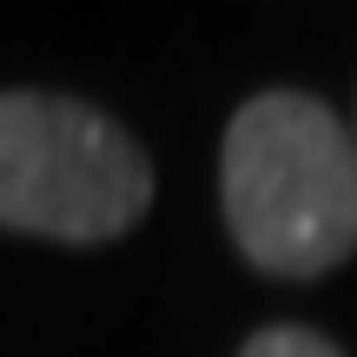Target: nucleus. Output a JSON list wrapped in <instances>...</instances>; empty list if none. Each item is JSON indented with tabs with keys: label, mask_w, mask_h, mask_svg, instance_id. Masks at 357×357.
<instances>
[{
	"label": "nucleus",
	"mask_w": 357,
	"mask_h": 357,
	"mask_svg": "<svg viewBox=\"0 0 357 357\" xmlns=\"http://www.w3.org/2000/svg\"><path fill=\"white\" fill-rule=\"evenodd\" d=\"M225 225L271 278H324L357 252V139L311 93H258L231 113Z\"/></svg>",
	"instance_id": "nucleus-1"
},
{
	"label": "nucleus",
	"mask_w": 357,
	"mask_h": 357,
	"mask_svg": "<svg viewBox=\"0 0 357 357\" xmlns=\"http://www.w3.org/2000/svg\"><path fill=\"white\" fill-rule=\"evenodd\" d=\"M153 205V159L66 93H0V231L106 245Z\"/></svg>",
	"instance_id": "nucleus-2"
},
{
	"label": "nucleus",
	"mask_w": 357,
	"mask_h": 357,
	"mask_svg": "<svg viewBox=\"0 0 357 357\" xmlns=\"http://www.w3.org/2000/svg\"><path fill=\"white\" fill-rule=\"evenodd\" d=\"M351 139H357V132H351Z\"/></svg>",
	"instance_id": "nucleus-4"
},
{
	"label": "nucleus",
	"mask_w": 357,
	"mask_h": 357,
	"mask_svg": "<svg viewBox=\"0 0 357 357\" xmlns=\"http://www.w3.org/2000/svg\"><path fill=\"white\" fill-rule=\"evenodd\" d=\"M238 357H344V351H337L331 337L305 331V324H271V331H258Z\"/></svg>",
	"instance_id": "nucleus-3"
}]
</instances>
